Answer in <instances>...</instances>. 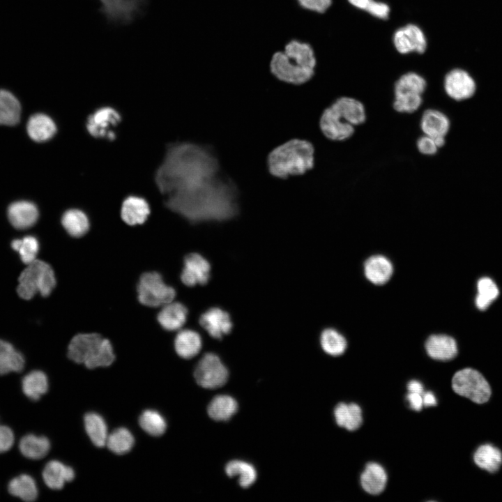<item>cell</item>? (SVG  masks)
I'll use <instances>...</instances> for the list:
<instances>
[{
  "instance_id": "4",
  "label": "cell",
  "mask_w": 502,
  "mask_h": 502,
  "mask_svg": "<svg viewBox=\"0 0 502 502\" xmlns=\"http://www.w3.org/2000/svg\"><path fill=\"white\" fill-rule=\"evenodd\" d=\"M266 163L269 174L277 178L303 175L314 167V146L307 139H291L273 149Z\"/></svg>"
},
{
  "instance_id": "37",
  "label": "cell",
  "mask_w": 502,
  "mask_h": 502,
  "mask_svg": "<svg viewBox=\"0 0 502 502\" xmlns=\"http://www.w3.org/2000/svg\"><path fill=\"white\" fill-rule=\"evenodd\" d=\"M473 459L476 464L489 473L496 472L502 464V452L491 444H484L476 450Z\"/></svg>"
},
{
  "instance_id": "30",
  "label": "cell",
  "mask_w": 502,
  "mask_h": 502,
  "mask_svg": "<svg viewBox=\"0 0 502 502\" xmlns=\"http://www.w3.org/2000/svg\"><path fill=\"white\" fill-rule=\"evenodd\" d=\"M7 490L10 495L26 502L33 501L38 496V488L35 479L26 473L11 478L8 482Z\"/></svg>"
},
{
  "instance_id": "44",
  "label": "cell",
  "mask_w": 502,
  "mask_h": 502,
  "mask_svg": "<svg viewBox=\"0 0 502 502\" xmlns=\"http://www.w3.org/2000/svg\"><path fill=\"white\" fill-rule=\"evenodd\" d=\"M478 294L476 298V307L480 310H486L497 298L499 289L489 277L480 278L477 283Z\"/></svg>"
},
{
  "instance_id": "31",
  "label": "cell",
  "mask_w": 502,
  "mask_h": 502,
  "mask_svg": "<svg viewBox=\"0 0 502 502\" xmlns=\"http://www.w3.org/2000/svg\"><path fill=\"white\" fill-rule=\"evenodd\" d=\"M61 225L72 237L79 238L89 230L90 221L86 213L78 208L66 210L61 216Z\"/></svg>"
},
{
  "instance_id": "20",
  "label": "cell",
  "mask_w": 502,
  "mask_h": 502,
  "mask_svg": "<svg viewBox=\"0 0 502 502\" xmlns=\"http://www.w3.org/2000/svg\"><path fill=\"white\" fill-rule=\"evenodd\" d=\"M38 217V209L31 201H15L12 203L8 208V220L10 224L18 229H24L32 227L37 222Z\"/></svg>"
},
{
  "instance_id": "32",
  "label": "cell",
  "mask_w": 502,
  "mask_h": 502,
  "mask_svg": "<svg viewBox=\"0 0 502 502\" xmlns=\"http://www.w3.org/2000/svg\"><path fill=\"white\" fill-rule=\"evenodd\" d=\"M24 366L25 359L22 353L11 343L0 340V375L21 372Z\"/></svg>"
},
{
  "instance_id": "10",
  "label": "cell",
  "mask_w": 502,
  "mask_h": 502,
  "mask_svg": "<svg viewBox=\"0 0 502 502\" xmlns=\"http://www.w3.org/2000/svg\"><path fill=\"white\" fill-rule=\"evenodd\" d=\"M100 12L107 22L126 25L142 15L148 0H98Z\"/></svg>"
},
{
  "instance_id": "2",
  "label": "cell",
  "mask_w": 502,
  "mask_h": 502,
  "mask_svg": "<svg viewBox=\"0 0 502 502\" xmlns=\"http://www.w3.org/2000/svg\"><path fill=\"white\" fill-rule=\"evenodd\" d=\"M238 190L229 178L215 177L163 197L164 206L190 223L224 222L239 211Z\"/></svg>"
},
{
  "instance_id": "49",
  "label": "cell",
  "mask_w": 502,
  "mask_h": 502,
  "mask_svg": "<svg viewBox=\"0 0 502 502\" xmlns=\"http://www.w3.org/2000/svg\"><path fill=\"white\" fill-rule=\"evenodd\" d=\"M365 11L373 17L386 20L389 17L390 9L389 6L384 2L372 0Z\"/></svg>"
},
{
  "instance_id": "25",
  "label": "cell",
  "mask_w": 502,
  "mask_h": 502,
  "mask_svg": "<svg viewBox=\"0 0 502 502\" xmlns=\"http://www.w3.org/2000/svg\"><path fill=\"white\" fill-rule=\"evenodd\" d=\"M26 130L32 140L40 143L51 139L56 135L57 127L50 116L38 113L29 118Z\"/></svg>"
},
{
  "instance_id": "6",
  "label": "cell",
  "mask_w": 502,
  "mask_h": 502,
  "mask_svg": "<svg viewBox=\"0 0 502 502\" xmlns=\"http://www.w3.org/2000/svg\"><path fill=\"white\" fill-rule=\"evenodd\" d=\"M18 282V295L23 299L29 300L38 292L42 296H49L56 286V277L50 264L36 259L27 264Z\"/></svg>"
},
{
  "instance_id": "15",
  "label": "cell",
  "mask_w": 502,
  "mask_h": 502,
  "mask_svg": "<svg viewBox=\"0 0 502 502\" xmlns=\"http://www.w3.org/2000/svg\"><path fill=\"white\" fill-rule=\"evenodd\" d=\"M393 45L400 54L416 52L423 54L427 43L423 31L416 24H408L396 30L393 37Z\"/></svg>"
},
{
  "instance_id": "12",
  "label": "cell",
  "mask_w": 502,
  "mask_h": 502,
  "mask_svg": "<svg viewBox=\"0 0 502 502\" xmlns=\"http://www.w3.org/2000/svg\"><path fill=\"white\" fill-rule=\"evenodd\" d=\"M418 128L422 134L434 139L438 147L441 149L446 144L447 136L451 129V121L442 110L427 107L420 114Z\"/></svg>"
},
{
  "instance_id": "41",
  "label": "cell",
  "mask_w": 502,
  "mask_h": 502,
  "mask_svg": "<svg viewBox=\"0 0 502 502\" xmlns=\"http://www.w3.org/2000/svg\"><path fill=\"white\" fill-rule=\"evenodd\" d=\"M135 439L131 432L125 427L114 429L108 435L106 446L116 455H124L131 450Z\"/></svg>"
},
{
  "instance_id": "34",
  "label": "cell",
  "mask_w": 502,
  "mask_h": 502,
  "mask_svg": "<svg viewBox=\"0 0 502 502\" xmlns=\"http://www.w3.org/2000/svg\"><path fill=\"white\" fill-rule=\"evenodd\" d=\"M427 88L425 78L416 72H407L399 77L393 85V95L420 94L424 95Z\"/></svg>"
},
{
  "instance_id": "17",
  "label": "cell",
  "mask_w": 502,
  "mask_h": 502,
  "mask_svg": "<svg viewBox=\"0 0 502 502\" xmlns=\"http://www.w3.org/2000/svg\"><path fill=\"white\" fill-rule=\"evenodd\" d=\"M210 276L211 265L206 258L195 252L185 256L181 273V280L185 285H204L208 282Z\"/></svg>"
},
{
  "instance_id": "28",
  "label": "cell",
  "mask_w": 502,
  "mask_h": 502,
  "mask_svg": "<svg viewBox=\"0 0 502 502\" xmlns=\"http://www.w3.org/2000/svg\"><path fill=\"white\" fill-rule=\"evenodd\" d=\"M386 482L387 474L380 464L375 462L366 464L360 476V484L366 492L372 495L381 494L386 487Z\"/></svg>"
},
{
  "instance_id": "8",
  "label": "cell",
  "mask_w": 502,
  "mask_h": 502,
  "mask_svg": "<svg viewBox=\"0 0 502 502\" xmlns=\"http://www.w3.org/2000/svg\"><path fill=\"white\" fill-rule=\"evenodd\" d=\"M452 388L457 394L477 404L487 402L492 393L490 386L485 378L472 368H464L457 372L452 379Z\"/></svg>"
},
{
  "instance_id": "50",
  "label": "cell",
  "mask_w": 502,
  "mask_h": 502,
  "mask_svg": "<svg viewBox=\"0 0 502 502\" xmlns=\"http://www.w3.org/2000/svg\"><path fill=\"white\" fill-rule=\"evenodd\" d=\"M406 400L410 407L416 411H420L423 407V395L421 394L409 392L406 395Z\"/></svg>"
},
{
  "instance_id": "27",
  "label": "cell",
  "mask_w": 502,
  "mask_h": 502,
  "mask_svg": "<svg viewBox=\"0 0 502 502\" xmlns=\"http://www.w3.org/2000/svg\"><path fill=\"white\" fill-rule=\"evenodd\" d=\"M21 388L23 394L29 400L38 401L48 391V377L41 370H32L22 377Z\"/></svg>"
},
{
  "instance_id": "14",
  "label": "cell",
  "mask_w": 502,
  "mask_h": 502,
  "mask_svg": "<svg viewBox=\"0 0 502 502\" xmlns=\"http://www.w3.org/2000/svg\"><path fill=\"white\" fill-rule=\"evenodd\" d=\"M443 86L447 96L457 102L471 98L476 90L473 78L469 73L459 68L451 70L445 75Z\"/></svg>"
},
{
  "instance_id": "22",
  "label": "cell",
  "mask_w": 502,
  "mask_h": 502,
  "mask_svg": "<svg viewBox=\"0 0 502 502\" xmlns=\"http://www.w3.org/2000/svg\"><path fill=\"white\" fill-rule=\"evenodd\" d=\"M425 349L429 357L438 360H450L458 352L454 338L447 335H432L425 342Z\"/></svg>"
},
{
  "instance_id": "24",
  "label": "cell",
  "mask_w": 502,
  "mask_h": 502,
  "mask_svg": "<svg viewBox=\"0 0 502 502\" xmlns=\"http://www.w3.org/2000/svg\"><path fill=\"white\" fill-rule=\"evenodd\" d=\"M393 272L392 263L383 255L372 256L364 264L365 275L374 284H384L390 279Z\"/></svg>"
},
{
  "instance_id": "48",
  "label": "cell",
  "mask_w": 502,
  "mask_h": 502,
  "mask_svg": "<svg viewBox=\"0 0 502 502\" xmlns=\"http://www.w3.org/2000/svg\"><path fill=\"white\" fill-rule=\"evenodd\" d=\"M15 443V434L7 425H0V453L10 450Z\"/></svg>"
},
{
  "instance_id": "39",
  "label": "cell",
  "mask_w": 502,
  "mask_h": 502,
  "mask_svg": "<svg viewBox=\"0 0 502 502\" xmlns=\"http://www.w3.org/2000/svg\"><path fill=\"white\" fill-rule=\"evenodd\" d=\"M425 99L420 94L393 95L391 107L394 112L402 115H412L423 107Z\"/></svg>"
},
{
  "instance_id": "3",
  "label": "cell",
  "mask_w": 502,
  "mask_h": 502,
  "mask_svg": "<svg viewBox=\"0 0 502 502\" xmlns=\"http://www.w3.org/2000/svg\"><path fill=\"white\" fill-rule=\"evenodd\" d=\"M317 59L310 44L297 39L289 40L283 50L275 52L270 60L271 74L278 80L302 85L314 75Z\"/></svg>"
},
{
  "instance_id": "26",
  "label": "cell",
  "mask_w": 502,
  "mask_h": 502,
  "mask_svg": "<svg viewBox=\"0 0 502 502\" xmlns=\"http://www.w3.org/2000/svg\"><path fill=\"white\" fill-rule=\"evenodd\" d=\"M50 448V441L46 436L35 434L24 435L18 443L20 452L32 460L43 459L49 453Z\"/></svg>"
},
{
  "instance_id": "18",
  "label": "cell",
  "mask_w": 502,
  "mask_h": 502,
  "mask_svg": "<svg viewBox=\"0 0 502 502\" xmlns=\"http://www.w3.org/2000/svg\"><path fill=\"white\" fill-rule=\"evenodd\" d=\"M119 213L121 219L126 225H140L148 220L151 214V206L144 197L130 195L122 201Z\"/></svg>"
},
{
  "instance_id": "51",
  "label": "cell",
  "mask_w": 502,
  "mask_h": 502,
  "mask_svg": "<svg viewBox=\"0 0 502 502\" xmlns=\"http://www.w3.org/2000/svg\"><path fill=\"white\" fill-rule=\"evenodd\" d=\"M423 406L425 407L427 406H434L437 404L436 399L431 391H427L424 392L423 393Z\"/></svg>"
},
{
  "instance_id": "1",
  "label": "cell",
  "mask_w": 502,
  "mask_h": 502,
  "mask_svg": "<svg viewBox=\"0 0 502 502\" xmlns=\"http://www.w3.org/2000/svg\"><path fill=\"white\" fill-rule=\"evenodd\" d=\"M220 163L212 149L192 142L167 144L154 181L165 197L196 186L218 176Z\"/></svg>"
},
{
  "instance_id": "9",
  "label": "cell",
  "mask_w": 502,
  "mask_h": 502,
  "mask_svg": "<svg viewBox=\"0 0 502 502\" xmlns=\"http://www.w3.org/2000/svg\"><path fill=\"white\" fill-rule=\"evenodd\" d=\"M121 121L119 111L111 105H102L87 116L85 128L95 139L114 141L117 137L116 129Z\"/></svg>"
},
{
  "instance_id": "52",
  "label": "cell",
  "mask_w": 502,
  "mask_h": 502,
  "mask_svg": "<svg viewBox=\"0 0 502 502\" xmlns=\"http://www.w3.org/2000/svg\"><path fill=\"white\" fill-rule=\"evenodd\" d=\"M407 389L409 392L416 393L423 395L424 393V388L422 383L416 380H411L407 385Z\"/></svg>"
},
{
  "instance_id": "43",
  "label": "cell",
  "mask_w": 502,
  "mask_h": 502,
  "mask_svg": "<svg viewBox=\"0 0 502 502\" xmlns=\"http://www.w3.org/2000/svg\"><path fill=\"white\" fill-rule=\"evenodd\" d=\"M320 344L322 349L333 356L342 355L347 349L344 337L333 328H326L321 334Z\"/></svg>"
},
{
  "instance_id": "36",
  "label": "cell",
  "mask_w": 502,
  "mask_h": 502,
  "mask_svg": "<svg viewBox=\"0 0 502 502\" xmlns=\"http://www.w3.org/2000/svg\"><path fill=\"white\" fill-rule=\"evenodd\" d=\"M84 422L86 432L93 445L104 447L108 437L105 419L97 413L89 412L84 416Z\"/></svg>"
},
{
  "instance_id": "13",
  "label": "cell",
  "mask_w": 502,
  "mask_h": 502,
  "mask_svg": "<svg viewBox=\"0 0 502 502\" xmlns=\"http://www.w3.org/2000/svg\"><path fill=\"white\" fill-rule=\"evenodd\" d=\"M318 123L323 136L335 143L349 141L357 130V128L346 122L330 105L321 112Z\"/></svg>"
},
{
  "instance_id": "11",
  "label": "cell",
  "mask_w": 502,
  "mask_h": 502,
  "mask_svg": "<svg viewBox=\"0 0 502 502\" xmlns=\"http://www.w3.org/2000/svg\"><path fill=\"white\" fill-rule=\"evenodd\" d=\"M194 376L197 383L202 388L215 389L226 383L229 372L218 355L207 353L197 365Z\"/></svg>"
},
{
  "instance_id": "53",
  "label": "cell",
  "mask_w": 502,
  "mask_h": 502,
  "mask_svg": "<svg viewBox=\"0 0 502 502\" xmlns=\"http://www.w3.org/2000/svg\"><path fill=\"white\" fill-rule=\"evenodd\" d=\"M353 7L365 10L372 0H347Z\"/></svg>"
},
{
  "instance_id": "16",
  "label": "cell",
  "mask_w": 502,
  "mask_h": 502,
  "mask_svg": "<svg viewBox=\"0 0 502 502\" xmlns=\"http://www.w3.org/2000/svg\"><path fill=\"white\" fill-rule=\"evenodd\" d=\"M348 123L359 128L366 123L368 119L365 102L356 97L343 95L338 96L329 105Z\"/></svg>"
},
{
  "instance_id": "38",
  "label": "cell",
  "mask_w": 502,
  "mask_h": 502,
  "mask_svg": "<svg viewBox=\"0 0 502 502\" xmlns=\"http://www.w3.org/2000/svg\"><path fill=\"white\" fill-rule=\"evenodd\" d=\"M236 401L229 395H221L215 397L208 406V414L216 421L230 419L237 411Z\"/></svg>"
},
{
  "instance_id": "21",
  "label": "cell",
  "mask_w": 502,
  "mask_h": 502,
  "mask_svg": "<svg viewBox=\"0 0 502 502\" xmlns=\"http://www.w3.org/2000/svg\"><path fill=\"white\" fill-rule=\"evenodd\" d=\"M75 476L72 467L55 459L48 462L42 472L45 484L54 490L61 489L66 482L73 480Z\"/></svg>"
},
{
  "instance_id": "33",
  "label": "cell",
  "mask_w": 502,
  "mask_h": 502,
  "mask_svg": "<svg viewBox=\"0 0 502 502\" xmlns=\"http://www.w3.org/2000/svg\"><path fill=\"white\" fill-rule=\"evenodd\" d=\"M334 415L337 424L349 431L358 429L363 423L362 410L355 403L338 404L335 408Z\"/></svg>"
},
{
  "instance_id": "45",
  "label": "cell",
  "mask_w": 502,
  "mask_h": 502,
  "mask_svg": "<svg viewBox=\"0 0 502 502\" xmlns=\"http://www.w3.org/2000/svg\"><path fill=\"white\" fill-rule=\"evenodd\" d=\"M11 247L19 253L21 260L26 265L36 259L39 251V243L32 236L13 240Z\"/></svg>"
},
{
  "instance_id": "19",
  "label": "cell",
  "mask_w": 502,
  "mask_h": 502,
  "mask_svg": "<svg viewBox=\"0 0 502 502\" xmlns=\"http://www.w3.org/2000/svg\"><path fill=\"white\" fill-rule=\"evenodd\" d=\"M199 321L208 334L215 339H222L231 332L233 327L229 313L218 307H211L201 314Z\"/></svg>"
},
{
  "instance_id": "35",
  "label": "cell",
  "mask_w": 502,
  "mask_h": 502,
  "mask_svg": "<svg viewBox=\"0 0 502 502\" xmlns=\"http://www.w3.org/2000/svg\"><path fill=\"white\" fill-rule=\"evenodd\" d=\"M21 105L10 91L0 89V125L14 126L19 123Z\"/></svg>"
},
{
  "instance_id": "47",
  "label": "cell",
  "mask_w": 502,
  "mask_h": 502,
  "mask_svg": "<svg viewBox=\"0 0 502 502\" xmlns=\"http://www.w3.org/2000/svg\"><path fill=\"white\" fill-rule=\"evenodd\" d=\"M303 8L323 13L326 11L332 4V0H296Z\"/></svg>"
},
{
  "instance_id": "46",
  "label": "cell",
  "mask_w": 502,
  "mask_h": 502,
  "mask_svg": "<svg viewBox=\"0 0 502 502\" xmlns=\"http://www.w3.org/2000/svg\"><path fill=\"white\" fill-rule=\"evenodd\" d=\"M414 146L418 153L425 157L435 156L441 150L434 139L424 134L418 135Z\"/></svg>"
},
{
  "instance_id": "7",
  "label": "cell",
  "mask_w": 502,
  "mask_h": 502,
  "mask_svg": "<svg viewBox=\"0 0 502 502\" xmlns=\"http://www.w3.org/2000/svg\"><path fill=\"white\" fill-rule=\"evenodd\" d=\"M137 298L145 306L162 307L174 301V289L167 285L162 275L155 271L143 273L137 286Z\"/></svg>"
},
{
  "instance_id": "29",
  "label": "cell",
  "mask_w": 502,
  "mask_h": 502,
  "mask_svg": "<svg viewBox=\"0 0 502 502\" xmlns=\"http://www.w3.org/2000/svg\"><path fill=\"white\" fill-rule=\"evenodd\" d=\"M202 347L200 335L191 329H181L174 339V349L181 358L190 359L197 356Z\"/></svg>"
},
{
  "instance_id": "42",
  "label": "cell",
  "mask_w": 502,
  "mask_h": 502,
  "mask_svg": "<svg viewBox=\"0 0 502 502\" xmlns=\"http://www.w3.org/2000/svg\"><path fill=\"white\" fill-rule=\"evenodd\" d=\"M139 423L142 429L149 435L159 436L167 429V422L158 411L153 409L144 411L139 416Z\"/></svg>"
},
{
  "instance_id": "40",
  "label": "cell",
  "mask_w": 502,
  "mask_h": 502,
  "mask_svg": "<svg viewBox=\"0 0 502 502\" xmlns=\"http://www.w3.org/2000/svg\"><path fill=\"white\" fill-rule=\"evenodd\" d=\"M226 474L230 477L238 476V483L243 488L250 487L257 480V471L254 467L245 462L233 460L225 466Z\"/></svg>"
},
{
  "instance_id": "23",
  "label": "cell",
  "mask_w": 502,
  "mask_h": 502,
  "mask_svg": "<svg viewBox=\"0 0 502 502\" xmlns=\"http://www.w3.org/2000/svg\"><path fill=\"white\" fill-rule=\"evenodd\" d=\"M162 307L157 316L161 327L168 331L181 330L188 319V311L186 307L179 302L174 301Z\"/></svg>"
},
{
  "instance_id": "5",
  "label": "cell",
  "mask_w": 502,
  "mask_h": 502,
  "mask_svg": "<svg viewBox=\"0 0 502 502\" xmlns=\"http://www.w3.org/2000/svg\"><path fill=\"white\" fill-rule=\"evenodd\" d=\"M68 358L89 369L110 365L115 359L111 342L98 333H79L70 340Z\"/></svg>"
}]
</instances>
